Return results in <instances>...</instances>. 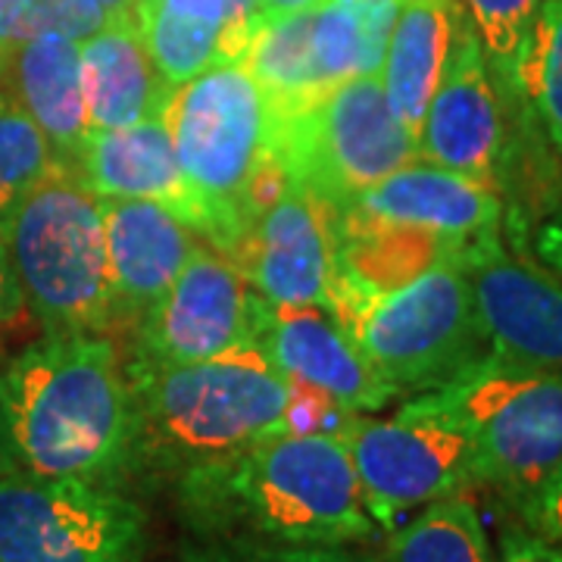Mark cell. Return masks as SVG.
I'll use <instances>...</instances> for the list:
<instances>
[{
  "label": "cell",
  "instance_id": "1",
  "mask_svg": "<svg viewBox=\"0 0 562 562\" xmlns=\"http://www.w3.org/2000/svg\"><path fill=\"white\" fill-rule=\"evenodd\" d=\"M0 475L132 487L135 403L106 335L44 331L0 369Z\"/></svg>",
  "mask_w": 562,
  "mask_h": 562
},
{
  "label": "cell",
  "instance_id": "2",
  "mask_svg": "<svg viewBox=\"0 0 562 562\" xmlns=\"http://www.w3.org/2000/svg\"><path fill=\"white\" fill-rule=\"evenodd\" d=\"M179 513L203 541L353 547L379 522L341 435L276 431L172 484Z\"/></svg>",
  "mask_w": 562,
  "mask_h": 562
},
{
  "label": "cell",
  "instance_id": "3",
  "mask_svg": "<svg viewBox=\"0 0 562 562\" xmlns=\"http://www.w3.org/2000/svg\"><path fill=\"white\" fill-rule=\"evenodd\" d=\"M128 375V372H125ZM135 482L172 484L284 431L291 382L244 341L220 357L128 375Z\"/></svg>",
  "mask_w": 562,
  "mask_h": 562
},
{
  "label": "cell",
  "instance_id": "4",
  "mask_svg": "<svg viewBox=\"0 0 562 562\" xmlns=\"http://www.w3.org/2000/svg\"><path fill=\"white\" fill-rule=\"evenodd\" d=\"M162 122L188 184L210 210V241L232 254L254 216V188L272 166L276 110L244 63H222L169 91Z\"/></svg>",
  "mask_w": 562,
  "mask_h": 562
},
{
  "label": "cell",
  "instance_id": "5",
  "mask_svg": "<svg viewBox=\"0 0 562 562\" xmlns=\"http://www.w3.org/2000/svg\"><path fill=\"white\" fill-rule=\"evenodd\" d=\"M25 310L44 331L116 328L101 198L57 166L0 228Z\"/></svg>",
  "mask_w": 562,
  "mask_h": 562
},
{
  "label": "cell",
  "instance_id": "6",
  "mask_svg": "<svg viewBox=\"0 0 562 562\" xmlns=\"http://www.w3.org/2000/svg\"><path fill=\"white\" fill-rule=\"evenodd\" d=\"M331 313L397 397L438 391L487 357L465 260L438 262L401 288L335 303Z\"/></svg>",
  "mask_w": 562,
  "mask_h": 562
},
{
  "label": "cell",
  "instance_id": "7",
  "mask_svg": "<svg viewBox=\"0 0 562 562\" xmlns=\"http://www.w3.org/2000/svg\"><path fill=\"white\" fill-rule=\"evenodd\" d=\"M469 438L472 484H487L516 509L562 460V369L484 357L457 382L416 394Z\"/></svg>",
  "mask_w": 562,
  "mask_h": 562
},
{
  "label": "cell",
  "instance_id": "8",
  "mask_svg": "<svg viewBox=\"0 0 562 562\" xmlns=\"http://www.w3.org/2000/svg\"><path fill=\"white\" fill-rule=\"evenodd\" d=\"M272 160L291 184L338 210L419 160V144L391 113L382 76H357L310 106L276 116Z\"/></svg>",
  "mask_w": 562,
  "mask_h": 562
},
{
  "label": "cell",
  "instance_id": "9",
  "mask_svg": "<svg viewBox=\"0 0 562 562\" xmlns=\"http://www.w3.org/2000/svg\"><path fill=\"white\" fill-rule=\"evenodd\" d=\"M147 513L106 484L0 475V562H144Z\"/></svg>",
  "mask_w": 562,
  "mask_h": 562
},
{
  "label": "cell",
  "instance_id": "10",
  "mask_svg": "<svg viewBox=\"0 0 562 562\" xmlns=\"http://www.w3.org/2000/svg\"><path fill=\"white\" fill-rule=\"evenodd\" d=\"M372 519L391 525L401 513L462 494L472 484L469 438L457 422L416 397L391 419L350 416L341 428Z\"/></svg>",
  "mask_w": 562,
  "mask_h": 562
},
{
  "label": "cell",
  "instance_id": "11",
  "mask_svg": "<svg viewBox=\"0 0 562 562\" xmlns=\"http://www.w3.org/2000/svg\"><path fill=\"white\" fill-rule=\"evenodd\" d=\"M250 303L254 284L238 262L198 244L176 281L132 325V350L122 357L125 372L188 366L250 341Z\"/></svg>",
  "mask_w": 562,
  "mask_h": 562
},
{
  "label": "cell",
  "instance_id": "12",
  "mask_svg": "<svg viewBox=\"0 0 562 562\" xmlns=\"http://www.w3.org/2000/svg\"><path fill=\"white\" fill-rule=\"evenodd\" d=\"M250 341L288 382L316 387L347 413L369 416L397 397L372 372L341 319L325 306H279L254 291Z\"/></svg>",
  "mask_w": 562,
  "mask_h": 562
},
{
  "label": "cell",
  "instance_id": "13",
  "mask_svg": "<svg viewBox=\"0 0 562 562\" xmlns=\"http://www.w3.org/2000/svg\"><path fill=\"white\" fill-rule=\"evenodd\" d=\"M228 257L269 303L328 310L335 272L331 213L297 184L288 181L262 203Z\"/></svg>",
  "mask_w": 562,
  "mask_h": 562
},
{
  "label": "cell",
  "instance_id": "14",
  "mask_svg": "<svg viewBox=\"0 0 562 562\" xmlns=\"http://www.w3.org/2000/svg\"><path fill=\"white\" fill-rule=\"evenodd\" d=\"M472 22L462 20L441 85L419 128V160L497 188L503 160V103Z\"/></svg>",
  "mask_w": 562,
  "mask_h": 562
},
{
  "label": "cell",
  "instance_id": "15",
  "mask_svg": "<svg viewBox=\"0 0 562 562\" xmlns=\"http://www.w3.org/2000/svg\"><path fill=\"white\" fill-rule=\"evenodd\" d=\"M487 357L509 366L562 369V284L503 254L497 235L465 262Z\"/></svg>",
  "mask_w": 562,
  "mask_h": 562
},
{
  "label": "cell",
  "instance_id": "16",
  "mask_svg": "<svg viewBox=\"0 0 562 562\" xmlns=\"http://www.w3.org/2000/svg\"><path fill=\"white\" fill-rule=\"evenodd\" d=\"M69 172L94 198L160 203L191 232H201L206 238L213 232L210 210L184 179L162 116L125 128L88 132Z\"/></svg>",
  "mask_w": 562,
  "mask_h": 562
},
{
  "label": "cell",
  "instance_id": "17",
  "mask_svg": "<svg viewBox=\"0 0 562 562\" xmlns=\"http://www.w3.org/2000/svg\"><path fill=\"white\" fill-rule=\"evenodd\" d=\"M116 328H132L194 254V232L166 206L101 198Z\"/></svg>",
  "mask_w": 562,
  "mask_h": 562
},
{
  "label": "cell",
  "instance_id": "18",
  "mask_svg": "<svg viewBox=\"0 0 562 562\" xmlns=\"http://www.w3.org/2000/svg\"><path fill=\"white\" fill-rule=\"evenodd\" d=\"M344 206L465 244L497 235L503 216L497 188L425 160L406 162Z\"/></svg>",
  "mask_w": 562,
  "mask_h": 562
},
{
  "label": "cell",
  "instance_id": "19",
  "mask_svg": "<svg viewBox=\"0 0 562 562\" xmlns=\"http://www.w3.org/2000/svg\"><path fill=\"white\" fill-rule=\"evenodd\" d=\"M0 98L44 132L63 169H72L91 132L81 91L79 41L38 32L0 47Z\"/></svg>",
  "mask_w": 562,
  "mask_h": 562
},
{
  "label": "cell",
  "instance_id": "20",
  "mask_svg": "<svg viewBox=\"0 0 562 562\" xmlns=\"http://www.w3.org/2000/svg\"><path fill=\"white\" fill-rule=\"evenodd\" d=\"M79 66L91 132L162 116L172 88L150 60L135 16H110L103 29L79 41Z\"/></svg>",
  "mask_w": 562,
  "mask_h": 562
},
{
  "label": "cell",
  "instance_id": "21",
  "mask_svg": "<svg viewBox=\"0 0 562 562\" xmlns=\"http://www.w3.org/2000/svg\"><path fill=\"white\" fill-rule=\"evenodd\" d=\"M460 0H403L382 63V88L391 113L419 144L425 110L441 85L460 32Z\"/></svg>",
  "mask_w": 562,
  "mask_h": 562
},
{
  "label": "cell",
  "instance_id": "22",
  "mask_svg": "<svg viewBox=\"0 0 562 562\" xmlns=\"http://www.w3.org/2000/svg\"><path fill=\"white\" fill-rule=\"evenodd\" d=\"M403 0H322L313 7V63L322 88L382 72Z\"/></svg>",
  "mask_w": 562,
  "mask_h": 562
},
{
  "label": "cell",
  "instance_id": "23",
  "mask_svg": "<svg viewBox=\"0 0 562 562\" xmlns=\"http://www.w3.org/2000/svg\"><path fill=\"white\" fill-rule=\"evenodd\" d=\"M310 35L313 10H301L284 16H260L247 44L241 63L260 85L266 101L272 103L276 116L303 110L325 94L316 76Z\"/></svg>",
  "mask_w": 562,
  "mask_h": 562
},
{
  "label": "cell",
  "instance_id": "24",
  "mask_svg": "<svg viewBox=\"0 0 562 562\" xmlns=\"http://www.w3.org/2000/svg\"><path fill=\"white\" fill-rule=\"evenodd\" d=\"M391 562H494L475 503L450 494L425 503L387 547Z\"/></svg>",
  "mask_w": 562,
  "mask_h": 562
},
{
  "label": "cell",
  "instance_id": "25",
  "mask_svg": "<svg viewBox=\"0 0 562 562\" xmlns=\"http://www.w3.org/2000/svg\"><path fill=\"white\" fill-rule=\"evenodd\" d=\"M516 98L531 103L543 135L562 157V0H541L525 41Z\"/></svg>",
  "mask_w": 562,
  "mask_h": 562
},
{
  "label": "cell",
  "instance_id": "26",
  "mask_svg": "<svg viewBox=\"0 0 562 562\" xmlns=\"http://www.w3.org/2000/svg\"><path fill=\"white\" fill-rule=\"evenodd\" d=\"M57 166V154L38 125L0 98V228Z\"/></svg>",
  "mask_w": 562,
  "mask_h": 562
},
{
  "label": "cell",
  "instance_id": "27",
  "mask_svg": "<svg viewBox=\"0 0 562 562\" xmlns=\"http://www.w3.org/2000/svg\"><path fill=\"white\" fill-rule=\"evenodd\" d=\"M465 20L482 41L501 94H516L519 66L541 0H460Z\"/></svg>",
  "mask_w": 562,
  "mask_h": 562
},
{
  "label": "cell",
  "instance_id": "28",
  "mask_svg": "<svg viewBox=\"0 0 562 562\" xmlns=\"http://www.w3.org/2000/svg\"><path fill=\"white\" fill-rule=\"evenodd\" d=\"M191 562H391L387 557L360 553L353 547L325 543H269V541H206Z\"/></svg>",
  "mask_w": 562,
  "mask_h": 562
},
{
  "label": "cell",
  "instance_id": "29",
  "mask_svg": "<svg viewBox=\"0 0 562 562\" xmlns=\"http://www.w3.org/2000/svg\"><path fill=\"white\" fill-rule=\"evenodd\" d=\"M179 20L198 22L206 29H216L235 44V50L247 54V44L254 38V29L260 22V3L257 0H147Z\"/></svg>",
  "mask_w": 562,
  "mask_h": 562
},
{
  "label": "cell",
  "instance_id": "30",
  "mask_svg": "<svg viewBox=\"0 0 562 562\" xmlns=\"http://www.w3.org/2000/svg\"><path fill=\"white\" fill-rule=\"evenodd\" d=\"M110 13L101 10L94 0H32L25 13V32H57L66 38L85 41L103 29Z\"/></svg>",
  "mask_w": 562,
  "mask_h": 562
},
{
  "label": "cell",
  "instance_id": "31",
  "mask_svg": "<svg viewBox=\"0 0 562 562\" xmlns=\"http://www.w3.org/2000/svg\"><path fill=\"white\" fill-rule=\"evenodd\" d=\"M519 513L535 535H541L543 541L553 543L562 553V460L535 487V494L519 506Z\"/></svg>",
  "mask_w": 562,
  "mask_h": 562
},
{
  "label": "cell",
  "instance_id": "32",
  "mask_svg": "<svg viewBox=\"0 0 562 562\" xmlns=\"http://www.w3.org/2000/svg\"><path fill=\"white\" fill-rule=\"evenodd\" d=\"M501 562H562V553L531 528H513L503 535Z\"/></svg>",
  "mask_w": 562,
  "mask_h": 562
},
{
  "label": "cell",
  "instance_id": "33",
  "mask_svg": "<svg viewBox=\"0 0 562 562\" xmlns=\"http://www.w3.org/2000/svg\"><path fill=\"white\" fill-rule=\"evenodd\" d=\"M22 310H25V301H22L20 281H16V272L10 266L7 247L0 241V325L20 319Z\"/></svg>",
  "mask_w": 562,
  "mask_h": 562
},
{
  "label": "cell",
  "instance_id": "34",
  "mask_svg": "<svg viewBox=\"0 0 562 562\" xmlns=\"http://www.w3.org/2000/svg\"><path fill=\"white\" fill-rule=\"evenodd\" d=\"M257 3H260V16H284V13L313 10L322 0H257Z\"/></svg>",
  "mask_w": 562,
  "mask_h": 562
},
{
  "label": "cell",
  "instance_id": "35",
  "mask_svg": "<svg viewBox=\"0 0 562 562\" xmlns=\"http://www.w3.org/2000/svg\"><path fill=\"white\" fill-rule=\"evenodd\" d=\"M94 3L110 16H132V10H135V0H94Z\"/></svg>",
  "mask_w": 562,
  "mask_h": 562
},
{
  "label": "cell",
  "instance_id": "36",
  "mask_svg": "<svg viewBox=\"0 0 562 562\" xmlns=\"http://www.w3.org/2000/svg\"><path fill=\"white\" fill-rule=\"evenodd\" d=\"M13 3H32V0H13Z\"/></svg>",
  "mask_w": 562,
  "mask_h": 562
}]
</instances>
